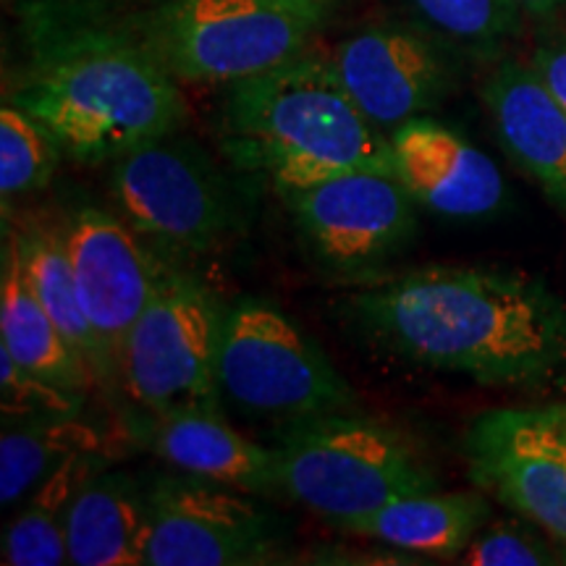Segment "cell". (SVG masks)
<instances>
[{"instance_id":"cell-1","label":"cell","mask_w":566,"mask_h":566,"mask_svg":"<svg viewBox=\"0 0 566 566\" xmlns=\"http://www.w3.org/2000/svg\"><path fill=\"white\" fill-rule=\"evenodd\" d=\"M342 307L375 349L424 373L522 391L566 384V302L527 273L430 265L365 275Z\"/></svg>"},{"instance_id":"cell-2","label":"cell","mask_w":566,"mask_h":566,"mask_svg":"<svg viewBox=\"0 0 566 566\" xmlns=\"http://www.w3.org/2000/svg\"><path fill=\"white\" fill-rule=\"evenodd\" d=\"M226 87L218 145L279 195L349 171L394 174L388 132L357 108L328 55L307 51Z\"/></svg>"},{"instance_id":"cell-3","label":"cell","mask_w":566,"mask_h":566,"mask_svg":"<svg viewBox=\"0 0 566 566\" xmlns=\"http://www.w3.org/2000/svg\"><path fill=\"white\" fill-rule=\"evenodd\" d=\"M9 101L45 124L63 155L97 166L181 132V82L126 30L66 32L48 45Z\"/></svg>"},{"instance_id":"cell-4","label":"cell","mask_w":566,"mask_h":566,"mask_svg":"<svg viewBox=\"0 0 566 566\" xmlns=\"http://www.w3.org/2000/svg\"><path fill=\"white\" fill-rule=\"evenodd\" d=\"M273 451L281 493L334 525L405 495L441 491L405 428L357 409L283 422Z\"/></svg>"},{"instance_id":"cell-5","label":"cell","mask_w":566,"mask_h":566,"mask_svg":"<svg viewBox=\"0 0 566 566\" xmlns=\"http://www.w3.org/2000/svg\"><path fill=\"white\" fill-rule=\"evenodd\" d=\"M336 9L294 0H150L126 27L181 84H231L313 51Z\"/></svg>"},{"instance_id":"cell-6","label":"cell","mask_w":566,"mask_h":566,"mask_svg":"<svg viewBox=\"0 0 566 566\" xmlns=\"http://www.w3.org/2000/svg\"><path fill=\"white\" fill-rule=\"evenodd\" d=\"M218 394L239 412L279 422L357 409V394L321 344L254 296L223 310Z\"/></svg>"},{"instance_id":"cell-7","label":"cell","mask_w":566,"mask_h":566,"mask_svg":"<svg viewBox=\"0 0 566 566\" xmlns=\"http://www.w3.org/2000/svg\"><path fill=\"white\" fill-rule=\"evenodd\" d=\"M111 192L126 223L174 258L216 250L242 221L229 176L179 132L113 160Z\"/></svg>"},{"instance_id":"cell-8","label":"cell","mask_w":566,"mask_h":566,"mask_svg":"<svg viewBox=\"0 0 566 566\" xmlns=\"http://www.w3.org/2000/svg\"><path fill=\"white\" fill-rule=\"evenodd\" d=\"M223 307L192 275L166 271L126 336L118 384L150 415L221 412Z\"/></svg>"},{"instance_id":"cell-9","label":"cell","mask_w":566,"mask_h":566,"mask_svg":"<svg viewBox=\"0 0 566 566\" xmlns=\"http://www.w3.org/2000/svg\"><path fill=\"white\" fill-rule=\"evenodd\" d=\"M147 566H260L286 562V533L252 493L189 475L147 488Z\"/></svg>"},{"instance_id":"cell-10","label":"cell","mask_w":566,"mask_h":566,"mask_svg":"<svg viewBox=\"0 0 566 566\" xmlns=\"http://www.w3.org/2000/svg\"><path fill=\"white\" fill-rule=\"evenodd\" d=\"M279 197L310 252L349 279L370 275L417 231V202L394 174L349 171Z\"/></svg>"},{"instance_id":"cell-11","label":"cell","mask_w":566,"mask_h":566,"mask_svg":"<svg viewBox=\"0 0 566 566\" xmlns=\"http://www.w3.org/2000/svg\"><path fill=\"white\" fill-rule=\"evenodd\" d=\"M464 451L480 491L566 548V436L548 407L485 412Z\"/></svg>"},{"instance_id":"cell-12","label":"cell","mask_w":566,"mask_h":566,"mask_svg":"<svg viewBox=\"0 0 566 566\" xmlns=\"http://www.w3.org/2000/svg\"><path fill=\"white\" fill-rule=\"evenodd\" d=\"M338 82L384 132L436 111L454 90V51L424 27L367 24L328 53Z\"/></svg>"},{"instance_id":"cell-13","label":"cell","mask_w":566,"mask_h":566,"mask_svg":"<svg viewBox=\"0 0 566 566\" xmlns=\"http://www.w3.org/2000/svg\"><path fill=\"white\" fill-rule=\"evenodd\" d=\"M71 271L87 321L101 346V380H118L126 336L160 286L163 268L129 223L101 208H82L63 231Z\"/></svg>"},{"instance_id":"cell-14","label":"cell","mask_w":566,"mask_h":566,"mask_svg":"<svg viewBox=\"0 0 566 566\" xmlns=\"http://www.w3.org/2000/svg\"><path fill=\"white\" fill-rule=\"evenodd\" d=\"M388 139L394 176L436 216L472 221L504 205L506 184L499 166L459 132L417 116L388 132Z\"/></svg>"},{"instance_id":"cell-15","label":"cell","mask_w":566,"mask_h":566,"mask_svg":"<svg viewBox=\"0 0 566 566\" xmlns=\"http://www.w3.org/2000/svg\"><path fill=\"white\" fill-rule=\"evenodd\" d=\"M483 103L495 139L543 195L566 212V108L527 61L501 59L485 76Z\"/></svg>"},{"instance_id":"cell-16","label":"cell","mask_w":566,"mask_h":566,"mask_svg":"<svg viewBox=\"0 0 566 566\" xmlns=\"http://www.w3.org/2000/svg\"><path fill=\"white\" fill-rule=\"evenodd\" d=\"M147 441L163 462L189 475L216 480L252 495L281 493L273 446L233 430L221 412L153 415Z\"/></svg>"},{"instance_id":"cell-17","label":"cell","mask_w":566,"mask_h":566,"mask_svg":"<svg viewBox=\"0 0 566 566\" xmlns=\"http://www.w3.org/2000/svg\"><path fill=\"white\" fill-rule=\"evenodd\" d=\"M150 543L147 488L129 472H97L66 512L69 564L145 566Z\"/></svg>"},{"instance_id":"cell-18","label":"cell","mask_w":566,"mask_h":566,"mask_svg":"<svg viewBox=\"0 0 566 566\" xmlns=\"http://www.w3.org/2000/svg\"><path fill=\"white\" fill-rule=\"evenodd\" d=\"M491 520V504L480 493H417L375 509L373 514L338 522L349 535L370 537L407 554L457 558L470 548Z\"/></svg>"},{"instance_id":"cell-19","label":"cell","mask_w":566,"mask_h":566,"mask_svg":"<svg viewBox=\"0 0 566 566\" xmlns=\"http://www.w3.org/2000/svg\"><path fill=\"white\" fill-rule=\"evenodd\" d=\"M0 331L3 349L27 367L71 391L84 394L95 386V373L71 349L66 336L42 307L27 279L24 260L17 233L6 237L3 244V279H0Z\"/></svg>"},{"instance_id":"cell-20","label":"cell","mask_w":566,"mask_h":566,"mask_svg":"<svg viewBox=\"0 0 566 566\" xmlns=\"http://www.w3.org/2000/svg\"><path fill=\"white\" fill-rule=\"evenodd\" d=\"M82 451H101L95 428L74 417H3L0 504L9 509Z\"/></svg>"},{"instance_id":"cell-21","label":"cell","mask_w":566,"mask_h":566,"mask_svg":"<svg viewBox=\"0 0 566 566\" xmlns=\"http://www.w3.org/2000/svg\"><path fill=\"white\" fill-rule=\"evenodd\" d=\"M103 470L101 451H82L66 459L53 475L34 488V499L3 533V564L61 566L69 564L66 512L74 495Z\"/></svg>"},{"instance_id":"cell-22","label":"cell","mask_w":566,"mask_h":566,"mask_svg":"<svg viewBox=\"0 0 566 566\" xmlns=\"http://www.w3.org/2000/svg\"><path fill=\"white\" fill-rule=\"evenodd\" d=\"M17 239L27 279H30L34 294L40 296L42 307L66 336L71 349L80 354L95 373V378L101 380V346H97L95 331L82 307L80 289H76L74 271H71L66 247H63V233L30 231L17 233Z\"/></svg>"},{"instance_id":"cell-23","label":"cell","mask_w":566,"mask_h":566,"mask_svg":"<svg viewBox=\"0 0 566 566\" xmlns=\"http://www.w3.org/2000/svg\"><path fill=\"white\" fill-rule=\"evenodd\" d=\"M430 34L454 53L495 59L525 30L527 13L516 0H407Z\"/></svg>"},{"instance_id":"cell-24","label":"cell","mask_w":566,"mask_h":566,"mask_svg":"<svg viewBox=\"0 0 566 566\" xmlns=\"http://www.w3.org/2000/svg\"><path fill=\"white\" fill-rule=\"evenodd\" d=\"M63 155L61 145L38 118L11 101L0 108V195L6 205L13 197L38 192L53 179Z\"/></svg>"},{"instance_id":"cell-25","label":"cell","mask_w":566,"mask_h":566,"mask_svg":"<svg viewBox=\"0 0 566 566\" xmlns=\"http://www.w3.org/2000/svg\"><path fill=\"white\" fill-rule=\"evenodd\" d=\"M522 520V516H520ZM533 522H495L483 527L457 558L467 566H554L566 564V548H554Z\"/></svg>"},{"instance_id":"cell-26","label":"cell","mask_w":566,"mask_h":566,"mask_svg":"<svg viewBox=\"0 0 566 566\" xmlns=\"http://www.w3.org/2000/svg\"><path fill=\"white\" fill-rule=\"evenodd\" d=\"M0 401L3 417H74L82 407V394L27 370L0 346Z\"/></svg>"},{"instance_id":"cell-27","label":"cell","mask_w":566,"mask_h":566,"mask_svg":"<svg viewBox=\"0 0 566 566\" xmlns=\"http://www.w3.org/2000/svg\"><path fill=\"white\" fill-rule=\"evenodd\" d=\"M530 66L566 108V30H551L530 53Z\"/></svg>"},{"instance_id":"cell-28","label":"cell","mask_w":566,"mask_h":566,"mask_svg":"<svg viewBox=\"0 0 566 566\" xmlns=\"http://www.w3.org/2000/svg\"><path fill=\"white\" fill-rule=\"evenodd\" d=\"M533 21H554L566 9V0H516Z\"/></svg>"},{"instance_id":"cell-29","label":"cell","mask_w":566,"mask_h":566,"mask_svg":"<svg viewBox=\"0 0 566 566\" xmlns=\"http://www.w3.org/2000/svg\"><path fill=\"white\" fill-rule=\"evenodd\" d=\"M548 412L556 420L558 428H562V433L566 436V401H562V405H551Z\"/></svg>"},{"instance_id":"cell-30","label":"cell","mask_w":566,"mask_h":566,"mask_svg":"<svg viewBox=\"0 0 566 566\" xmlns=\"http://www.w3.org/2000/svg\"><path fill=\"white\" fill-rule=\"evenodd\" d=\"M294 3H313V6H328V9H338L342 0H294Z\"/></svg>"},{"instance_id":"cell-31","label":"cell","mask_w":566,"mask_h":566,"mask_svg":"<svg viewBox=\"0 0 566 566\" xmlns=\"http://www.w3.org/2000/svg\"><path fill=\"white\" fill-rule=\"evenodd\" d=\"M13 3H17V0H3V6H6V9H11Z\"/></svg>"}]
</instances>
